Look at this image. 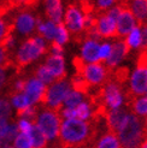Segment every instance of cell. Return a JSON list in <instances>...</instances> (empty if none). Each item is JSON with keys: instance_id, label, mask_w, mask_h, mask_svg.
<instances>
[{"instance_id": "cell-2", "label": "cell", "mask_w": 147, "mask_h": 148, "mask_svg": "<svg viewBox=\"0 0 147 148\" xmlns=\"http://www.w3.org/2000/svg\"><path fill=\"white\" fill-rule=\"evenodd\" d=\"M147 136V128L145 125L144 117H140L133 112H129L126 117L122 128L120 129L117 137L121 147L135 148L140 147L145 137Z\"/></svg>"}, {"instance_id": "cell-23", "label": "cell", "mask_w": 147, "mask_h": 148, "mask_svg": "<svg viewBox=\"0 0 147 148\" xmlns=\"http://www.w3.org/2000/svg\"><path fill=\"white\" fill-rule=\"evenodd\" d=\"M129 110L140 117H146L147 116V97L140 98V99H137L136 97L135 100L130 103Z\"/></svg>"}, {"instance_id": "cell-8", "label": "cell", "mask_w": 147, "mask_h": 148, "mask_svg": "<svg viewBox=\"0 0 147 148\" xmlns=\"http://www.w3.org/2000/svg\"><path fill=\"white\" fill-rule=\"evenodd\" d=\"M136 25V21L127 6H121V12L116 22V39L123 40L129 32Z\"/></svg>"}, {"instance_id": "cell-40", "label": "cell", "mask_w": 147, "mask_h": 148, "mask_svg": "<svg viewBox=\"0 0 147 148\" xmlns=\"http://www.w3.org/2000/svg\"><path fill=\"white\" fill-rule=\"evenodd\" d=\"M51 51H52V54H63V46L59 42H57L56 40H52V43H51Z\"/></svg>"}, {"instance_id": "cell-48", "label": "cell", "mask_w": 147, "mask_h": 148, "mask_svg": "<svg viewBox=\"0 0 147 148\" xmlns=\"http://www.w3.org/2000/svg\"><path fill=\"white\" fill-rule=\"evenodd\" d=\"M146 70H147V69H146Z\"/></svg>"}, {"instance_id": "cell-27", "label": "cell", "mask_w": 147, "mask_h": 148, "mask_svg": "<svg viewBox=\"0 0 147 148\" xmlns=\"http://www.w3.org/2000/svg\"><path fill=\"white\" fill-rule=\"evenodd\" d=\"M83 94L82 93H80V92H76V90H74V92H69L68 95L64 98L63 100V105H65V107H69V108H74V107H76L78 103L81 101H83Z\"/></svg>"}, {"instance_id": "cell-18", "label": "cell", "mask_w": 147, "mask_h": 148, "mask_svg": "<svg viewBox=\"0 0 147 148\" xmlns=\"http://www.w3.org/2000/svg\"><path fill=\"white\" fill-rule=\"evenodd\" d=\"M70 84H71V88L74 90L82 93L83 95H86V97L89 95V93L92 92V88H97V87H93L83 76L77 75V73L71 77Z\"/></svg>"}, {"instance_id": "cell-36", "label": "cell", "mask_w": 147, "mask_h": 148, "mask_svg": "<svg viewBox=\"0 0 147 148\" xmlns=\"http://www.w3.org/2000/svg\"><path fill=\"white\" fill-rule=\"evenodd\" d=\"M0 117L10 118L11 117V105L7 99H1V105H0Z\"/></svg>"}, {"instance_id": "cell-6", "label": "cell", "mask_w": 147, "mask_h": 148, "mask_svg": "<svg viewBox=\"0 0 147 148\" xmlns=\"http://www.w3.org/2000/svg\"><path fill=\"white\" fill-rule=\"evenodd\" d=\"M71 90V84L70 82L64 79L56 81L52 83V86L47 88V101L46 105L48 107L53 108L58 112H60L63 107V100L68 95V93Z\"/></svg>"}, {"instance_id": "cell-29", "label": "cell", "mask_w": 147, "mask_h": 148, "mask_svg": "<svg viewBox=\"0 0 147 148\" xmlns=\"http://www.w3.org/2000/svg\"><path fill=\"white\" fill-rule=\"evenodd\" d=\"M91 106H89V102L88 101H81L78 105L75 107V113H76V118L77 119H82L86 121L91 116Z\"/></svg>"}, {"instance_id": "cell-13", "label": "cell", "mask_w": 147, "mask_h": 148, "mask_svg": "<svg viewBox=\"0 0 147 148\" xmlns=\"http://www.w3.org/2000/svg\"><path fill=\"white\" fill-rule=\"evenodd\" d=\"M147 88V70L136 69L130 78V90L136 97H142Z\"/></svg>"}, {"instance_id": "cell-7", "label": "cell", "mask_w": 147, "mask_h": 148, "mask_svg": "<svg viewBox=\"0 0 147 148\" xmlns=\"http://www.w3.org/2000/svg\"><path fill=\"white\" fill-rule=\"evenodd\" d=\"M128 110L129 108L126 105H123V106L121 105L116 108H111L107 111L104 119L106 122V129L109 132H111V134L117 136L124 121H126V117L128 114Z\"/></svg>"}, {"instance_id": "cell-11", "label": "cell", "mask_w": 147, "mask_h": 148, "mask_svg": "<svg viewBox=\"0 0 147 148\" xmlns=\"http://www.w3.org/2000/svg\"><path fill=\"white\" fill-rule=\"evenodd\" d=\"M129 53V51L127 49L126 45H124V41H120V42H115L111 45V52L107 57V59L105 60V65L109 69H115L117 65H118L124 58H126Z\"/></svg>"}, {"instance_id": "cell-41", "label": "cell", "mask_w": 147, "mask_h": 148, "mask_svg": "<svg viewBox=\"0 0 147 148\" xmlns=\"http://www.w3.org/2000/svg\"><path fill=\"white\" fill-rule=\"evenodd\" d=\"M6 127H7V119L0 117V147H1V143H3V137H4V132H5Z\"/></svg>"}, {"instance_id": "cell-39", "label": "cell", "mask_w": 147, "mask_h": 148, "mask_svg": "<svg viewBox=\"0 0 147 148\" xmlns=\"http://www.w3.org/2000/svg\"><path fill=\"white\" fill-rule=\"evenodd\" d=\"M140 32H141V43H140V49L146 48L147 47V23L144 24L140 28Z\"/></svg>"}, {"instance_id": "cell-17", "label": "cell", "mask_w": 147, "mask_h": 148, "mask_svg": "<svg viewBox=\"0 0 147 148\" xmlns=\"http://www.w3.org/2000/svg\"><path fill=\"white\" fill-rule=\"evenodd\" d=\"M45 12L49 21L59 23L62 21V0H45Z\"/></svg>"}, {"instance_id": "cell-22", "label": "cell", "mask_w": 147, "mask_h": 148, "mask_svg": "<svg viewBox=\"0 0 147 148\" xmlns=\"http://www.w3.org/2000/svg\"><path fill=\"white\" fill-rule=\"evenodd\" d=\"M124 42H126V45L129 47L130 51L133 48L140 47V43H141V32H140V28H139L137 25H135L129 32L128 38L124 39Z\"/></svg>"}, {"instance_id": "cell-9", "label": "cell", "mask_w": 147, "mask_h": 148, "mask_svg": "<svg viewBox=\"0 0 147 148\" xmlns=\"http://www.w3.org/2000/svg\"><path fill=\"white\" fill-rule=\"evenodd\" d=\"M14 18V25L22 35H29L35 28V17L29 12V9H22L19 13H17Z\"/></svg>"}, {"instance_id": "cell-37", "label": "cell", "mask_w": 147, "mask_h": 148, "mask_svg": "<svg viewBox=\"0 0 147 148\" xmlns=\"http://www.w3.org/2000/svg\"><path fill=\"white\" fill-rule=\"evenodd\" d=\"M110 52H111V46H110L109 43H104V45L99 48V60L105 63V60L110 54Z\"/></svg>"}, {"instance_id": "cell-26", "label": "cell", "mask_w": 147, "mask_h": 148, "mask_svg": "<svg viewBox=\"0 0 147 148\" xmlns=\"http://www.w3.org/2000/svg\"><path fill=\"white\" fill-rule=\"evenodd\" d=\"M118 3V0H97L95 4V9H94V16L99 17L101 14L107 13L109 9H111L113 5H116Z\"/></svg>"}, {"instance_id": "cell-34", "label": "cell", "mask_w": 147, "mask_h": 148, "mask_svg": "<svg viewBox=\"0 0 147 148\" xmlns=\"http://www.w3.org/2000/svg\"><path fill=\"white\" fill-rule=\"evenodd\" d=\"M12 103H13V106L16 107V108H23V107H27L29 106V102L25 98V95L23 93H21V94H14L12 95Z\"/></svg>"}, {"instance_id": "cell-21", "label": "cell", "mask_w": 147, "mask_h": 148, "mask_svg": "<svg viewBox=\"0 0 147 148\" xmlns=\"http://www.w3.org/2000/svg\"><path fill=\"white\" fill-rule=\"evenodd\" d=\"M19 134L18 130V125L17 124H9L4 132V137H3V143L1 147H12L13 145V140L16 138V136Z\"/></svg>"}, {"instance_id": "cell-10", "label": "cell", "mask_w": 147, "mask_h": 148, "mask_svg": "<svg viewBox=\"0 0 147 148\" xmlns=\"http://www.w3.org/2000/svg\"><path fill=\"white\" fill-rule=\"evenodd\" d=\"M47 86L40 81L38 77H34L28 79L27 86H25V89H24V95L29 102V105H34V103L39 102V99L41 97L42 92L45 90V88Z\"/></svg>"}, {"instance_id": "cell-35", "label": "cell", "mask_w": 147, "mask_h": 148, "mask_svg": "<svg viewBox=\"0 0 147 148\" xmlns=\"http://www.w3.org/2000/svg\"><path fill=\"white\" fill-rule=\"evenodd\" d=\"M72 65H74V68H75L76 70V73L77 75H81V76H83V73H84V69H86V62L82 59V57H74L72 59Z\"/></svg>"}, {"instance_id": "cell-38", "label": "cell", "mask_w": 147, "mask_h": 148, "mask_svg": "<svg viewBox=\"0 0 147 148\" xmlns=\"http://www.w3.org/2000/svg\"><path fill=\"white\" fill-rule=\"evenodd\" d=\"M18 130L19 132H23V134H28L30 132V129H32V123L27 121V119H23V118H21V121L18 122Z\"/></svg>"}, {"instance_id": "cell-42", "label": "cell", "mask_w": 147, "mask_h": 148, "mask_svg": "<svg viewBox=\"0 0 147 148\" xmlns=\"http://www.w3.org/2000/svg\"><path fill=\"white\" fill-rule=\"evenodd\" d=\"M7 83V76H6V69L0 68V92L4 89V87Z\"/></svg>"}, {"instance_id": "cell-25", "label": "cell", "mask_w": 147, "mask_h": 148, "mask_svg": "<svg viewBox=\"0 0 147 148\" xmlns=\"http://www.w3.org/2000/svg\"><path fill=\"white\" fill-rule=\"evenodd\" d=\"M34 75H35V77H38L40 81H42L46 86L52 84L53 82H56L54 76L52 75V72H51L45 66V64L40 65L39 68H36V70L34 71Z\"/></svg>"}, {"instance_id": "cell-16", "label": "cell", "mask_w": 147, "mask_h": 148, "mask_svg": "<svg viewBox=\"0 0 147 148\" xmlns=\"http://www.w3.org/2000/svg\"><path fill=\"white\" fill-rule=\"evenodd\" d=\"M14 30H16L14 18L6 21V19H3V17H0V46L7 47L9 41L13 38Z\"/></svg>"}, {"instance_id": "cell-28", "label": "cell", "mask_w": 147, "mask_h": 148, "mask_svg": "<svg viewBox=\"0 0 147 148\" xmlns=\"http://www.w3.org/2000/svg\"><path fill=\"white\" fill-rule=\"evenodd\" d=\"M109 78L113 79L115 82L120 83V84H124V83L127 82V79L129 78V69L127 68V66H122V68H115Z\"/></svg>"}, {"instance_id": "cell-20", "label": "cell", "mask_w": 147, "mask_h": 148, "mask_svg": "<svg viewBox=\"0 0 147 148\" xmlns=\"http://www.w3.org/2000/svg\"><path fill=\"white\" fill-rule=\"evenodd\" d=\"M93 147H98V148H120L121 143L118 141L116 135L111 134L107 131V134L102 135L101 138L97 140V142L94 143Z\"/></svg>"}, {"instance_id": "cell-1", "label": "cell", "mask_w": 147, "mask_h": 148, "mask_svg": "<svg viewBox=\"0 0 147 148\" xmlns=\"http://www.w3.org/2000/svg\"><path fill=\"white\" fill-rule=\"evenodd\" d=\"M101 122H87L77 118H67L63 121L58 134V145L60 147H93L99 136Z\"/></svg>"}, {"instance_id": "cell-44", "label": "cell", "mask_w": 147, "mask_h": 148, "mask_svg": "<svg viewBox=\"0 0 147 148\" xmlns=\"http://www.w3.org/2000/svg\"><path fill=\"white\" fill-rule=\"evenodd\" d=\"M145 125H146V128H147V116H146V118H145Z\"/></svg>"}, {"instance_id": "cell-4", "label": "cell", "mask_w": 147, "mask_h": 148, "mask_svg": "<svg viewBox=\"0 0 147 148\" xmlns=\"http://www.w3.org/2000/svg\"><path fill=\"white\" fill-rule=\"evenodd\" d=\"M62 122H63V118L60 116V112H58V111L51 107L43 108V111L38 116V119H36L38 127L45 134L48 141L58 137Z\"/></svg>"}, {"instance_id": "cell-45", "label": "cell", "mask_w": 147, "mask_h": 148, "mask_svg": "<svg viewBox=\"0 0 147 148\" xmlns=\"http://www.w3.org/2000/svg\"><path fill=\"white\" fill-rule=\"evenodd\" d=\"M145 94H146V97H147V88H146V90H145Z\"/></svg>"}, {"instance_id": "cell-47", "label": "cell", "mask_w": 147, "mask_h": 148, "mask_svg": "<svg viewBox=\"0 0 147 148\" xmlns=\"http://www.w3.org/2000/svg\"><path fill=\"white\" fill-rule=\"evenodd\" d=\"M0 1H1V0H0Z\"/></svg>"}, {"instance_id": "cell-5", "label": "cell", "mask_w": 147, "mask_h": 148, "mask_svg": "<svg viewBox=\"0 0 147 148\" xmlns=\"http://www.w3.org/2000/svg\"><path fill=\"white\" fill-rule=\"evenodd\" d=\"M64 24L68 28V32L72 35V40L76 43L84 42V33H83V14L81 12L76 4L70 3L65 12Z\"/></svg>"}, {"instance_id": "cell-30", "label": "cell", "mask_w": 147, "mask_h": 148, "mask_svg": "<svg viewBox=\"0 0 147 148\" xmlns=\"http://www.w3.org/2000/svg\"><path fill=\"white\" fill-rule=\"evenodd\" d=\"M12 147L16 148H32L33 143H32V138L28 134H23V132H19L16 136V138L13 140V145Z\"/></svg>"}, {"instance_id": "cell-32", "label": "cell", "mask_w": 147, "mask_h": 148, "mask_svg": "<svg viewBox=\"0 0 147 148\" xmlns=\"http://www.w3.org/2000/svg\"><path fill=\"white\" fill-rule=\"evenodd\" d=\"M56 34H57V23H54V22H52V21L46 22L41 38L52 41L56 38Z\"/></svg>"}, {"instance_id": "cell-43", "label": "cell", "mask_w": 147, "mask_h": 148, "mask_svg": "<svg viewBox=\"0 0 147 148\" xmlns=\"http://www.w3.org/2000/svg\"><path fill=\"white\" fill-rule=\"evenodd\" d=\"M83 1H88V0H72L71 3H74V4H81V3H83Z\"/></svg>"}, {"instance_id": "cell-24", "label": "cell", "mask_w": 147, "mask_h": 148, "mask_svg": "<svg viewBox=\"0 0 147 148\" xmlns=\"http://www.w3.org/2000/svg\"><path fill=\"white\" fill-rule=\"evenodd\" d=\"M13 57L12 51L6 46H0V68L3 69H10L13 68Z\"/></svg>"}, {"instance_id": "cell-3", "label": "cell", "mask_w": 147, "mask_h": 148, "mask_svg": "<svg viewBox=\"0 0 147 148\" xmlns=\"http://www.w3.org/2000/svg\"><path fill=\"white\" fill-rule=\"evenodd\" d=\"M47 52L48 48L43 38H41V36L29 38L28 40H25L24 43H22L16 57L13 58V68L16 69L17 73H19L25 66H28L35 59H38L40 56L47 53Z\"/></svg>"}, {"instance_id": "cell-19", "label": "cell", "mask_w": 147, "mask_h": 148, "mask_svg": "<svg viewBox=\"0 0 147 148\" xmlns=\"http://www.w3.org/2000/svg\"><path fill=\"white\" fill-rule=\"evenodd\" d=\"M29 136H30V138H32L33 147L42 148V147L47 146L48 140L46 138L45 134L41 131V129L38 127V124H36V123L32 124V129H30V132H29Z\"/></svg>"}, {"instance_id": "cell-46", "label": "cell", "mask_w": 147, "mask_h": 148, "mask_svg": "<svg viewBox=\"0 0 147 148\" xmlns=\"http://www.w3.org/2000/svg\"><path fill=\"white\" fill-rule=\"evenodd\" d=\"M0 105H1V99H0Z\"/></svg>"}, {"instance_id": "cell-31", "label": "cell", "mask_w": 147, "mask_h": 148, "mask_svg": "<svg viewBox=\"0 0 147 148\" xmlns=\"http://www.w3.org/2000/svg\"><path fill=\"white\" fill-rule=\"evenodd\" d=\"M54 40L57 42H59L60 45L67 43L69 41V32H68L67 27H65V24L62 21L59 22V23H57V34H56Z\"/></svg>"}, {"instance_id": "cell-33", "label": "cell", "mask_w": 147, "mask_h": 148, "mask_svg": "<svg viewBox=\"0 0 147 148\" xmlns=\"http://www.w3.org/2000/svg\"><path fill=\"white\" fill-rule=\"evenodd\" d=\"M27 82H28V79H27V78H21V79H17L16 82L13 83V86H11L10 90H9V95H10V97H12V95H14V94L24 93V89H25Z\"/></svg>"}, {"instance_id": "cell-12", "label": "cell", "mask_w": 147, "mask_h": 148, "mask_svg": "<svg viewBox=\"0 0 147 148\" xmlns=\"http://www.w3.org/2000/svg\"><path fill=\"white\" fill-rule=\"evenodd\" d=\"M45 66L52 72V75L54 76L56 81H60L67 77V71H65V63L64 58L62 54H52L48 56Z\"/></svg>"}, {"instance_id": "cell-14", "label": "cell", "mask_w": 147, "mask_h": 148, "mask_svg": "<svg viewBox=\"0 0 147 148\" xmlns=\"http://www.w3.org/2000/svg\"><path fill=\"white\" fill-rule=\"evenodd\" d=\"M116 22L117 21L110 18L107 13L101 14V16L98 17L97 29L102 39H109V38L116 39Z\"/></svg>"}, {"instance_id": "cell-15", "label": "cell", "mask_w": 147, "mask_h": 148, "mask_svg": "<svg viewBox=\"0 0 147 148\" xmlns=\"http://www.w3.org/2000/svg\"><path fill=\"white\" fill-rule=\"evenodd\" d=\"M99 43L98 41H93V40H86L83 42V47H82V59L84 62L88 63H95V62H100L99 60Z\"/></svg>"}]
</instances>
